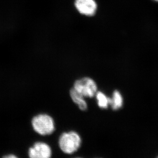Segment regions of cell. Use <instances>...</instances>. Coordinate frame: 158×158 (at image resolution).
<instances>
[{
    "instance_id": "1",
    "label": "cell",
    "mask_w": 158,
    "mask_h": 158,
    "mask_svg": "<svg viewBox=\"0 0 158 158\" xmlns=\"http://www.w3.org/2000/svg\"><path fill=\"white\" fill-rule=\"evenodd\" d=\"M31 124L33 130L41 136H48L55 131L53 119L47 114H40L33 117Z\"/></svg>"
},
{
    "instance_id": "8",
    "label": "cell",
    "mask_w": 158,
    "mask_h": 158,
    "mask_svg": "<svg viewBox=\"0 0 158 158\" xmlns=\"http://www.w3.org/2000/svg\"><path fill=\"white\" fill-rule=\"evenodd\" d=\"M96 98L98 100V104L101 108H107L108 105L110 103V98L107 97L103 93L98 92L96 94Z\"/></svg>"
},
{
    "instance_id": "9",
    "label": "cell",
    "mask_w": 158,
    "mask_h": 158,
    "mask_svg": "<svg viewBox=\"0 0 158 158\" xmlns=\"http://www.w3.org/2000/svg\"><path fill=\"white\" fill-rule=\"evenodd\" d=\"M17 156L14 154H9L8 155L4 156L3 158H17Z\"/></svg>"
},
{
    "instance_id": "3",
    "label": "cell",
    "mask_w": 158,
    "mask_h": 158,
    "mask_svg": "<svg viewBox=\"0 0 158 158\" xmlns=\"http://www.w3.org/2000/svg\"><path fill=\"white\" fill-rule=\"evenodd\" d=\"M76 91L84 96L92 97L96 93L97 86L95 82L89 78L85 77L76 81L74 87Z\"/></svg>"
},
{
    "instance_id": "7",
    "label": "cell",
    "mask_w": 158,
    "mask_h": 158,
    "mask_svg": "<svg viewBox=\"0 0 158 158\" xmlns=\"http://www.w3.org/2000/svg\"><path fill=\"white\" fill-rule=\"evenodd\" d=\"M123 97L119 92L118 91H114L113 96V98H110V105L112 106L113 110L119 109L123 106Z\"/></svg>"
},
{
    "instance_id": "10",
    "label": "cell",
    "mask_w": 158,
    "mask_h": 158,
    "mask_svg": "<svg viewBox=\"0 0 158 158\" xmlns=\"http://www.w3.org/2000/svg\"><path fill=\"white\" fill-rule=\"evenodd\" d=\"M154 1L157 2H158V0H154Z\"/></svg>"
},
{
    "instance_id": "6",
    "label": "cell",
    "mask_w": 158,
    "mask_h": 158,
    "mask_svg": "<svg viewBox=\"0 0 158 158\" xmlns=\"http://www.w3.org/2000/svg\"><path fill=\"white\" fill-rule=\"evenodd\" d=\"M70 95L72 100L79 106L81 110H85L87 109V105L85 100L84 99V96L76 91L74 88L71 89Z\"/></svg>"
},
{
    "instance_id": "5",
    "label": "cell",
    "mask_w": 158,
    "mask_h": 158,
    "mask_svg": "<svg viewBox=\"0 0 158 158\" xmlns=\"http://www.w3.org/2000/svg\"><path fill=\"white\" fill-rule=\"evenodd\" d=\"M75 6L80 14L89 17L94 15L97 9L94 0H75Z\"/></svg>"
},
{
    "instance_id": "4",
    "label": "cell",
    "mask_w": 158,
    "mask_h": 158,
    "mask_svg": "<svg viewBox=\"0 0 158 158\" xmlns=\"http://www.w3.org/2000/svg\"><path fill=\"white\" fill-rule=\"evenodd\" d=\"M28 156L30 158H49L52 156L50 146L43 142H37L28 149Z\"/></svg>"
},
{
    "instance_id": "2",
    "label": "cell",
    "mask_w": 158,
    "mask_h": 158,
    "mask_svg": "<svg viewBox=\"0 0 158 158\" xmlns=\"http://www.w3.org/2000/svg\"><path fill=\"white\" fill-rule=\"evenodd\" d=\"M81 139L79 135L75 131L63 133L58 139L60 149L67 154H73L80 147Z\"/></svg>"
}]
</instances>
